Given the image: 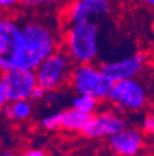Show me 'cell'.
<instances>
[{
  "label": "cell",
  "instance_id": "1",
  "mask_svg": "<svg viewBox=\"0 0 154 156\" xmlns=\"http://www.w3.org/2000/svg\"><path fill=\"white\" fill-rule=\"evenodd\" d=\"M15 68H28L25 39L21 23L17 20L0 18V71H10Z\"/></svg>",
  "mask_w": 154,
  "mask_h": 156
},
{
  "label": "cell",
  "instance_id": "2",
  "mask_svg": "<svg viewBox=\"0 0 154 156\" xmlns=\"http://www.w3.org/2000/svg\"><path fill=\"white\" fill-rule=\"evenodd\" d=\"M67 55L78 64L93 63L100 50V28L99 24L89 23L71 24L65 34Z\"/></svg>",
  "mask_w": 154,
  "mask_h": 156
},
{
  "label": "cell",
  "instance_id": "3",
  "mask_svg": "<svg viewBox=\"0 0 154 156\" xmlns=\"http://www.w3.org/2000/svg\"><path fill=\"white\" fill-rule=\"evenodd\" d=\"M21 29L25 39L28 68L35 70L36 66L57 48V39L46 24L36 20H26L21 23Z\"/></svg>",
  "mask_w": 154,
  "mask_h": 156
},
{
  "label": "cell",
  "instance_id": "4",
  "mask_svg": "<svg viewBox=\"0 0 154 156\" xmlns=\"http://www.w3.org/2000/svg\"><path fill=\"white\" fill-rule=\"evenodd\" d=\"M107 99L118 110L136 113L147 107L150 102V92L139 77L129 78L112 82Z\"/></svg>",
  "mask_w": 154,
  "mask_h": 156
},
{
  "label": "cell",
  "instance_id": "5",
  "mask_svg": "<svg viewBox=\"0 0 154 156\" xmlns=\"http://www.w3.org/2000/svg\"><path fill=\"white\" fill-rule=\"evenodd\" d=\"M72 68V60L67 52L54 50L33 70L36 84L45 91H58L68 82Z\"/></svg>",
  "mask_w": 154,
  "mask_h": 156
},
{
  "label": "cell",
  "instance_id": "6",
  "mask_svg": "<svg viewBox=\"0 0 154 156\" xmlns=\"http://www.w3.org/2000/svg\"><path fill=\"white\" fill-rule=\"evenodd\" d=\"M68 82L78 95H87L97 101L107 99L112 85V82L103 74L101 68L93 63L78 64L74 67Z\"/></svg>",
  "mask_w": 154,
  "mask_h": 156
},
{
  "label": "cell",
  "instance_id": "7",
  "mask_svg": "<svg viewBox=\"0 0 154 156\" xmlns=\"http://www.w3.org/2000/svg\"><path fill=\"white\" fill-rule=\"evenodd\" d=\"M126 120L121 114L114 110H103L90 116L89 121L80 133L86 138L99 140V138H110L111 135L126 128Z\"/></svg>",
  "mask_w": 154,
  "mask_h": 156
},
{
  "label": "cell",
  "instance_id": "8",
  "mask_svg": "<svg viewBox=\"0 0 154 156\" xmlns=\"http://www.w3.org/2000/svg\"><path fill=\"white\" fill-rule=\"evenodd\" d=\"M147 66V55L143 52H136L119 60L107 62L101 66V71L111 82H117L121 80L138 78L145 71Z\"/></svg>",
  "mask_w": 154,
  "mask_h": 156
},
{
  "label": "cell",
  "instance_id": "9",
  "mask_svg": "<svg viewBox=\"0 0 154 156\" xmlns=\"http://www.w3.org/2000/svg\"><path fill=\"white\" fill-rule=\"evenodd\" d=\"M9 102L31 99L32 91L36 88L35 71L29 68H15L4 71L2 75Z\"/></svg>",
  "mask_w": 154,
  "mask_h": 156
},
{
  "label": "cell",
  "instance_id": "10",
  "mask_svg": "<svg viewBox=\"0 0 154 156\" xmlns=\"http://www.w3.org/2000/svg\"><path fill=\"white\" fill-rule=\"evenodd\" d=\"M111 13L110 0H75L68 6L67 17L70 24H80L100 20L108 17Z\"/></svg>",
  "mask_w": 154,
  "mask_h": 156
},
{
  "label": "cell",
  "instance_id": "11",
  "mask_svg": "<svg viewBox=\"0 0 154 156\" xmlns=\"http://www.w3.org/2000/svg\"><path fill=\"white\" fill-rule=\"evenodd\" d=\"M108 145L118 156H138L145 148V135L138 128H124L108 138Z\"/></svg>",
  "mask_w": 154,
  "mask_h": 156
},
{
  "label": "cell",
  "instance_id": "12",
  "mask_svg": "<svg viewBox=\"0 0 154 156\" xmlns=\"http://www.w3.org/2000/svg\"><path fill=\"white\" fill-rule=\"evenodd\" d=\"M90 114H85L75 109H65L60 112V120H61V128L65 131H74V133H80L84 127L89 121Z\"/></svg>",
  "mask_w": 154,
  "mask_h": 156
},
{
  "label": "cell",
  "instance_id": "13",
  "mask_svg": "<svg viewBox=\"0 0 154 156\" xmlns=\"http://www.w3.org/2000/svg\"><path fill=\"white\" fill-rule=\"evenodd\" d=\"M3 113L7 119L17 121H24L28 120L29 117L33 113V106L31 99L26 101H15V102H10L6 106H3Z\"/></svg>",
  "mask_w": 154,
  "mask_h": 156
},
{
  "label": "cell",
  "instance_id": "14",
  "mask_svg": "<svg viewBox=\"0 0 154 156\" xmlns=\"http://www.w3.org/2000/svg\"><path fill=\"white\" fill-rule=\"evenodd\" d=\"M100 106V101L87 95H77L72 99V109L85 114H94Z\"/></svg>",
  "mask_w": 154,
  "mask_h": 156
},
{
  "label": "cell",
  "instance_id": "15",
  "mask_svg": "<svg viewBox=\"0 0 154 156\" xmlns=\"http://www.w3.org/2000/svg\"><path fill=\"white\" fill-rule=\"evenodd\" d=\"M40 127L43 130L47 131H56L61 128V120H60V112L53 114H47V116L42 117L40 120Z\"/></svg>",
  "mask_w": 154,
  "mask_h": 156
},
{
  "label": "cell",
  "instance_id": "16",
  "mask_svg": "<svg viewBox=\"0 0 154 156\" xmlns=\"http://www.w3.org/2000/svg\"><path fill=\"white\" fill-rule=\"evenodd\" d=\"M140 124H142V130H143V133L151 135V134L154 133V114L151 113V112H147V113L143 116Z\"/></svg>",
  "mask_w": 154,
  "mask_h": 156
},
{
  "label": "cell",
  "instance_id": "17",
  "mask_svg": "<svg viewBox=\"0 0 154 156\" xmlns=\"http://www.w3.org/2000/svg\"><path fill=\"white\" fill-rule=\"evenodd\" d=\"M24 6L26 7H36V6H47V4H51L54 0H18Z\"/></svg>",
  "mask_w": 154,
  "mask_h": 156
},
{
  "label": "cell",
  "instance_id": "18",
  "mask_svg": "<svg viewBox=\"0 0 154 156\" xmlns=\"http://www.w3.org/2000/svg\"><path fill=\"white\" fill-rule=\"evenodd\" d=\"M45 94H46L45 89L36 85V88L32 91V95H31V101H36V102L42 101V99H45Z\"/></svg>",
  "mask_w": 154,
  "mask_h": 156
},
{
  "label": "cell",
  "instance_id": "19",
  "mask_svg": "<svg viewBox=\"0 0 154 156\" xmlns=\"http://www.w3.org/2000/svg\"><path fill=\"white\" fill-rule=\"evenodd\" d=\"M9 103V99H7V94H6V88H4L3 80L0 77V109H3V106Z\"/></svg>",
  "mask_w": 154,
  "mask_h": 156
},
{
  "label": "cell",
  "instance_id": "20",
  "mask_svg": "<svg viewBox=\"0 0 154 156\" xmlns=\"http://www.w3.org/2000/svg\"><path fill=\"white\" fill-rule=\"evenodd\" d=\"M21 156H49V155L43 149H38V148H35V149H28Z\"/></svg>",
  "mask_w": 154,
  "mask_h": 156
},
{
  "label": "cell",
  "instance_id": "21",
  "mask_svg": "<svg viewBox=\"0 0 154 156\" xmlns=\"http://www.w3.org/2000/svg\"><path fill=\"white\" fill-rule=\"evenodd\" d=\"M18 3V0H0V10H7L14 7Z\"/></svg>",
  "mask_w": 154,
  "mask_h": 156
},
{
  "label": "cell",
  "instance_id": "22",
  "mask_svg": "<svg viewBox=\"0 0 154 156\" xmlns=\"http://www.w3.org/2000/svg\"><path fill=\"white\" fill-rule=\"evenodd\" d=\"M0 156H19V155H17V153H14V152H4Z\"/></svg>",
  "mask_w": 154,
  "mask_h": 156
},
{
  "label": "cell",
  "instance_id": "23",
  "mask_svg": "<svg viewBox=\"0 0 154 156\" xmlns=\"http://www.w3.org/2000/svg\"><path fill=\"white\" fill-rule=\"evenodd\" d=\"M142 2H145V3L149 4V6H153L154 4V0H142Z\"/></svg>",
  "mask_w": 154,
  "mask_h": 156
},
{
  "label": "cell",
  "instance_id": "24",
  "mask_svg": "<svg viewBox=\"0 0 154 156\" xmlns=\"http://www.w3.org/2000/svg\"><path fill=\"white\" fill-rule=\"evenodd\" d=\"M133 2H140V0H133Z\"/></svg>",
  "mask_w": 154,
  "mask_h": 156
},
{
  "label": "cell",
  "instance_id": "25",
  "mask_svg": "<svg viewBox=\"0 0 154 156\" xmlns=\"http://www.w3.org/2000/svg\"><path fill=\"white\" fill-rule=\"evenodd\" d=\"M53 156H60V155H53Z\"/></svg>",
  "mask_w": 154,
  "mask_h": 156
},
{
  "label": "cell",
  "instance_id": "26",
  "mask_svg": "<svg viewBox=\"0 0 154 156\" xmlns=\"http://www.w3.org/2000/svg\"><path fill=\"white\" fill-rule=\"evenodd\" d=\"M0 18H2V14H0Z\"/></svg>",
  "mask_w": 154,
  "mask_h": 156
}]
</instances>
